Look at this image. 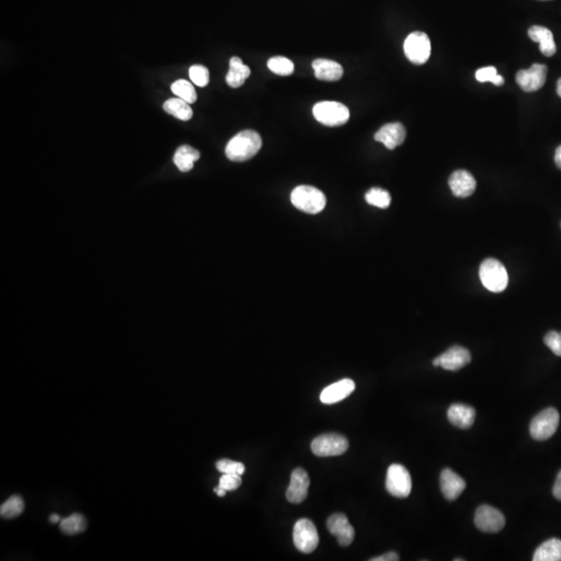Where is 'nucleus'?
<instances>
[{
  "label": "nucleus",
  "mask_w": 561,
  "mask_h": 561,
  "mask_svg": "<svg viewBox=\"0 0 561 561\" xmlns=\"http://www.w3.org/2000/svg\"><path fill=\"white\" fill-rule=\"evenodd\" d=\"M262 147L259 133L243 130L235 135L226 147V155L230 161L243 163L253 159Z\"/></svg>",
  "instance_id": "obj_1"
},
{
  "label": "nucleus",
  "mask_w": 561,
  "mask_h": 561,
  "mask_svg": "<svg viewBox=\"0 0 561 561\" xmlns=\"http://www.w3.org/2000/svg\"><path fill=\"white\" fill-rule=\"evenodd\" d=\"M479 278L482 285L494 294L504 292L509 285L507 268L500 261L493 258H489L480 264Z\"/></svg>",
  "instance_id": "obj_2"
},
{
  "label": "nucleus",
  "mask_w": 561,
  "mask_h": 561,
  "mask_svg": "<svg viewBox=\"0 0 561 561\" xmlns=\"http://www.w3.org/2000/svg\"><path fill=\"white\" fill-rule=\"evenodd\" d=\"M292 203L296 208L306 214H317L323 212L327 198L323 192L313 186L300 185L292 192Z\"/></svg>",
  "instance_id": "obj_3"
},
{
  "label": "nucleus",
  "mask_w": 561,
  "mask_h": 561,
  "mask_svg": "<svg viewBox=\"0 0 561 561\" xmlns=\"http://www.w3.org/2000/svg\"><path fill=\"white\" fill-rule=\"evenodd\" d=\"M313 114L321 124L337 127L347 123L349 119V110L340 102L323 101L315 104Z\"/></svg>",
  "instance_id": "obj_4"
},
{
  "label": "nucleus",
  "mask_w": 561,
  "mask_h": 561,
  "mask_svg": "<svg viewBox=\"0 0 561 561\" xmlns=\"http://www.w3.org/2000/svg\"><path fill=\"white\" fill-rule=\"evenodd\" d=\"M559 425V413L554 407H548L536 416L530 423V435L536 441L550 439Z\"/></svg>",
  "instance_id": "obj_5"
},
{
  "label": "nucleus",
  "mask_w": 561,
  "mask_h": 561,
  "mask_svg": "<svg viewBox=\"0 0 561 561\" xmlns=\"http://www.w3.org/2000/svg\"><path fill=\"white\" fill-rule=\"evenodd\" d=\"M403 49H405V57L411 63H416V65H423L429 61V57H431V41L425 32H411L405 39Z\"/></svg>",
  "instance_id": "obj_6"
},
{
  "label": "nucleus",
  "mask_w": 561,
  "mask_h": 561,
  "mask_svg": "<svg viewBox=\"0 0 561 561\" xmlns=\"http://www.w3.org/2000/svg\"><path fill=\"white\" fill-rule=\"evenodd\" d=\"M386 489L389 494L396 498H407L411 492V478L409 471L402 465L393 464L387 472Z\"/></svg>",
  "instance_id": "obj_7"
},
{
  "label": "nucleus",
  "mask_w": 561,
  "mask_h": 561,
  "mask_svg": "<svg viewBox=\"0 0 561 561\" xmlns=\"http://www.w3.org/2000/svg\"><path fill=\"white\" fill-rule=\"evenodd\" d=\"M348 449V441L338 434H325L313 440L311 450L319 458L342 456Z\"/></svg>",
  "instance_id": "obj_8"
},
{
  "label": "nucleus",
  "mask_w": 561,
  "mask_h": 561,
  "mask_svg": "<svg viewBox=\"0 0 561 561\" xmlns=\"http://www.w3.org/2000/svg\"><path fill=\"white\" fill-rule=\"evenodd\" d=\"M294 542L300 552L312 553L319 544L318 532L314 523L309 519H300L294 528Z\"/></svg>",
  "instance_id": "obj_9"
},
{
  "label": "nucleus",
  "mask_w": 561,
  "mask_h": 561,
  "mask_svg": "<svg viewBox=\"0 0 561 561\" xmlns=\"http://www.w3.org/2000/svg\"><path fill=\"white\" fill-rule=\"evenodd\" d=\"M475 525L485 533H497L505 526L503 513L489 505H481L475 513Z\"/></svg>",
  "instance_id": "obj_10"
},
{
  "label": "nucleus",
  "mask_w": 561,
  "mask_h": 561,
  "mask_svg": "<svg viewBox=\"0 0 561 561\" xmlns=\"http://www.w3.org/2000/svg\"><path fill=\"white\" fill-rule=\"evenodd\" d=\"M548 68L542 63H534L529 69L521 70L517 73L516 81L519 87L527 93L538 91L546 83Z\"/></svg>",
  "instance_id": "obj_11"
},
{
  "label": "nucleus",
  "mask_w": 561,
  "mask_h": 561,
  "mask_svg": "<svg viewBox=\"0 0 561 561\" xmlns=\"http://www.w3.org/2000/svg\"><path fill=\"white\" fill-rule=\"evenodd\" d=\"M471 362V354L462 346H452L445 353L436 358L433 361L435 367H442L449 371H458Z\"/></svg>",
  "instance_id": "obj_12"
},
{
  "label": "nucleus",
  "mask_w": 561,
  "mask_h": 561,
  "mask_svg": "<svg viewBox=\"0 0 561 561\" xmlns=\"http://www.w3.org/2000/svg\"><path fill=\"white\" fill-rule=\"evenodd\" d=\"M327 529L337 538L340 546L347 547L355 538V529L343 513H334L327 519Z\"/></svg>",
  "instance_id": "obj_13"
},
{
  "label": "nucleus",
  "mask_w": 561,
  "mask_h": 561,
  "mask_svg": "<svg viewBox=\"0 0 561 561\" xmlns=\"http://www.w3.org/2000/svg\"><path fill=\"white\" fill-rule=\"evenodd\" d=\"M310 478L304 469L298 468L292 472L290 484L286 492V498L289 502L298 504L308 496Z\"/></svg>",
  "instance_id": "obj_14"
},
{
  "label": "nucleus",
  "mask_w": 561,
  "mask_h": 561,
  "mask_svg": "<svg viewBox=\"0 0 561 561\" xmlns=\"http://www.w3.org/2000/svg\"><path fill=\"white\" fill-rule=\"evenodd\" d=\"M407 136L405 126L400 123H389L384 125L374 135L376 142L382 143L389 150H394L403 144Z\"/></svg>",
  "instance_id": "obj_15"
},
{
  "label": "nucleus",
  "mask_w": 561,
  "mask_h": 561,
  "mask_svg": "<svg viewBox=\"0 0 561 561\" xmlns=\"http://www.w3.org/2000/svg\"><path fill=\"white\" fill-rule=\"evenodd\" d=\"M356 384L353 380L344 378L334 382L325 389L320 394V401L325 405H334L343 400L355 391Z\"/></svg>",
  "instance_id": "obj_16"
},
{
  "label": "nucleus",
  "mask_w": 561,
  "mask_h": 561,
  "mask_svg": "<svg viewBox=\"0 0 561 561\" xmlns=\"http://www.w3.org/2000/svg\"><path fill=\"white\" fill-rule=\"evenodd\" d=\"M476 185V180L472 174L465 170L454 172L449 178L450 190L458 198H468L475 192Z\"/></svg>",
  "instance_id": "obj_17"
},
{
  "label": "nucleus",
  "mask_w": 561,
  "mask_h": 561,
  "mask_svg": "<svg viewBox=\"0 0 561 561\" xmlns=\"http://www.w3.org/2000/svg\"><path fill=\"white\" fill-rule=\"evenodd\" d=\"M440 482L444 497L449 501L458 499L466 489V481L451 469L442 471Z\"/></svg>",
  "instance_id": "obj_18"
},
{
  "label": "nucleus",
  "mask_w": 561,
  "mask_h": 561,
  "mask_svg": "<svg viewBox=\"0 0 561 561\" xmlns=\"http://www.w3.org/2000/svg\"><path fill=\"white\" fill-rule=\"evenodd\" d=\"M475 415H476V411L472 407L462 405V403L452 405L447 411V417L450 423L462 429H468L472 427L475 421Z\"/></svg>",
  "instance_id": "obj_19"
},
{
  "label": "nucleus",
  "mask_w": 561,
  "mask_h": 561,
  "mask_svg": "<svg viewBox=\"0 0 561 561\" xmlns=\"http://www.w3.org/2000/svg\"><path fill=\"white\" fill-rule=\"evenodd\" d=\"M315 76L319 81H338L343 76V68L340 63L329 59H315L312 63Z\"/></svg>",
  "instance_id": "obj_20"
},
{
  "label": "nucleus",
  "mask_w": 561,
  "mask_h": 561,
  "mask_svg": "<svg viewBox=\"0 0 561 561\" xmlns=\"http://www.w3.org/2000/svg\"><path fill=\"white\" fill-rule=\"evenodd\" d=\"M528 36L533 42L540 44V50L546 57H552L556 52V44L552 32L542 26H532L528 30Z\"/></svg>",
  "instance_id": "obj_21"
},
{
  "label": "nucleus",
  "mask_w": 561,
  "mask_h": 561,
  "mask_svg": "<svg viewBox=\"0 0 561 561\" xmlns=\"http://www.w3.org/2000/svg\"><path fill=\"white\" fill-rule=\"evenodd\" d=\"M251 75V69L243 63L241 59L234 57L230 59V69L226 76L229 87L236 89L241 87Z\"/></svg>",
  "instance_id": "obj_22"
},
{
  "label": "nucleus",
  "mask_w": 561,
  "mask_h": 561,
  "mask_svg": "<svg viewBox=\"0 0 561 561\" xmlns=\"http://www.w3.org/2000/svg\"><path fill=\"white\" fill-rule=\"evenodd\" d=\"M533 561H560L561 540L551 538L542 542L533 555Z\"/></svg>",
  "instance_id": "obj_23"
},
{
  "label": "nucleus",
  "mask_w": 561,
  "mask_h": 561,
  "mask_svg": "<svg viewBox=\"0 0 561 561\" xmlns=\"http://www.w3.org/2000/svg\"><path fill=\"white\" fill-rule=\"evenodd\" d=\"M200 159V152L192 147L184 145L176 151L174 155V163L180 171L186 173L194 167V163Z\"/></svg>",
  "instance_id": "obj_24"
},
{
  "label": "nucleus",
  "mask_w": 561,
  "mask_h": 561,
  "mask_svg": "<svg viewBox=\"0 0 561 561\" xmlns=\"http://www.w3.org/2000/svg\"><path fill=\"white\" fill-rule=\"evenodd\" d=\"M163 110L169 114L181 121H190L192 118V108L187 102L180 98H172L163 104Z\"/></svg>",
  "instance_id": "obj_25"
},
{
  "label": "nucleus",
  "mask_w": 561,
  "mask_h": 561,
  "mask_svg": "<svg viewBox=\"0 0 561 561\" xmlns=\"http://www.w3.org/2000/svg\"><path fill=\"white\" fill-rule=\"evenodd\" d=\"M85 529H87V520L79 513H73L61 521V530L67 536H75V534L81 533Z\"/></svg>",
  "instance_id": "obj_26"
},
{
  "label": "nucleus",
  "mask_w": 561,
  "mask_h": 561,
  "mask_svg": "<svg viewBox=\"0 0 561 561\" xmlns=\"http://www.w3.org/2000/svg\"><path fill=\"white\" fill-rule=\"evenodd\" d=\"M24 507H26V504H24L23 499L22 497L15 496L10 497L1 507H0V516L3 519H15V518L19 517L22 513H23Z\"/></svg>",
  "instance_id": "obj_27"
},
{
  "label": "nucleus",
  "mask_w": 561,
  "mask_h": 561,
  "mask_svg": "<svg viewBox=\"0 0 561 561\" xmlns=\"http://www.w3.org/2000/svg\"><path fill=\"white\" fill-rule=\"evenodd\" d=\"M171 89L173 93L178 96V98L184 100L188 104L194 103L198 99L196 90L192 87V83H188L187 81H184V79L175 81L172 85Z\"/></svg>",
  "instance_id": "obj_28"
},
{
  "label": "nucleus",
  "mask_w": 561,
  "mask_h": 561,
  "mask_svg": "<svg viewBox=\"0 0 561 561\" xmlns=\"http://www.w3.org/2000/svg\"><path fill=\"white\" fill-rule=\"evenodd\" d=\"M268 69L274 74L288 76L294 72V65L290 59L284 57H274L268 61Z\"/></svg>",
  "instance_id": "obj_29"
},
{
  "label": "nucleus",
  "mask_w": 561,
  "mask_h": 561,
  "mask_svg": "<svg viewBox=\"0 0 561 561\" xmlns=\"http://www.w3.org/2000/svg\"><path fill=\"white\" fill-rule=\"evenodd\" d=\"M365 200L368 204L382 209L388 208L391 204L390 194L380 187H374L368 190L365 194Z\"/></svg>",
  "instance_id": "obj_30"
},
{
  "label": "nucleus",
  "mask_w": 561,
  "mask_h": 561,
  "mask_svg": "<svg viewBox=\"0 0 561 561\" xmlns=\"http://www.w3.org/2000/svg\"><path fill=\"white\" fill-rule=\"evenodd\" d=\"M475 77L479 83H492L497 87H500L504 83V79L498 74L495 67H485L477 70Z\"/></svg>",
  "instance_id": "obj_31"
},
{
  "label": "nucleus",
  "mask_w": 561,
  "mask_h": 561,
  "mask_svg": "<svg viewBox=\"0 0 561 561\" xmlns=\"http://www.w3.org/2000/svg\"><path fill=\"white\" fill-rule=\"evenodd\" d=\"M190 77L192 83L198 87H206L209 83V71L206 67L194 65L190 67Z\"/></svg>",
  "instance_id": "obj_32"
},
{
  "label": "nucleus",
  "mask_w": 561,
  "mask_h": 561,
  "mask_svg": "<svg viewBox=\"0 0 561 561\" xmlns=\"http://www.w3.org/2000/svg\"><path fill=\"white\" fill-rule=\"evenodd\" d=\"M216 469L223 474H237L241 476L245 471V467L243 462H233V460H226V458L216 462Z\"/></svg>",
  "instance_id": "obj_33"
},
{
  "label": "nucleus",
  "mask_w": 561,
  "mask_h": 561,
  "mask_svg": "<svg viewBox=\"0 0 561 561\" xmlns=\"http://www.w3.org/2000/svg\"><path fill=\"white\" fill-rule=\"evenodd\" d=\"M544 344L552 350L554 355L561 357V332L551 331L544 336Z\"/></svg>",
  "instance_id": "obj_34"
},
{
  "label": "nucleus",
  "mask_w": 561,
  "mask_h": 561,
  "mask_svg": "<svg viewBox=\"0 0 561 561\" xmlns=\"http://www.w3.org/2000/svg\"><path fill=\"white\" fill-rule=\"evenodd\" d=\"M241 484V475L237 474H223L220 478V487L228 491H235Z\"/></svg>",
  "instance_id": "obj_35"
},
{
  "label": "nucleus",
  "mask_w": 561,
  "mask_h": 561,
  "mask_svg": "<svg viewBox=\"0 0 561 561\" xmlns=\"http://www.w3.org/2000/svg\"><path fill=\"white\" fill-rule=\"evenodd\" d=\"M399 560L398 554L396 552H389L380 556L374 557L370 561H397Z\"/></svg>",
  "instance_id": "obj_36"
},
{
  "label": "nucleus",
  "mask_w": 561,
  "mask_h": 561,
  "mask_svg": "<svg viewBox=\"0 0 561 561\" xmlns=\"http://www.w3.org/2000/svg\"><path fill=\"white\" fill-rule=\"evenodd\" d=\"M553 496L557 500L561 501V470L557 475L556 480H555L554 487H553Z\"/></svg>",
  "instance_id": "obj_37"
},
{
  "label": "nucleus",
  "mask_w": 561,
  "mask_h": 561,
  "mask_svg": "<svg viewBox=\"0 0 561 561\" xmlns=\"http://www.w3.org/2000/svg\"><path fill=\"white\" fill-rule=\"evenodd\" d=\"M554 159L557 167L561 170V146H559L558 148L556 149V151H555Z\"/></svg>",
  "instance_id": "obj_38"
},
{
  "label": "nucleus",
  "mask_w": 561,
  "mask_h": 561,
  "mask_svg": "<svg viewBox=\"0 0 561 561\" xmlns=\"http://www.w3.org/2000/svg\"><path fill=\"white\" fill-rule=\"evenodd\" d=\"M214 492H216V494H218V496L224 497L225 495H226L227 491L226 489H223V487H221L220 485H218V487H216V489H214Z\"/></svg>",
  "instance_id": "obj_39"
},
{
  "label": "nucleus",
  "mask_w": 561,
  "mask_h": 561,
  "mask_svg": "<svg viewBox=\"0 0 561 561\" xmlns=\"http://www.w3.org/2000/svg\"><path fill=\"white\" fill-rule=\"evenodd\" d=\"M59 521H61V519L59 515H51L50 517H49V522H50V523L55 524Z\"/></svg>",
  "instance_id": "obj_40"
},
{
  "label": "nucleus",
  "mask_w": 561,
  "mask_h": 561,
  "mask_svg": "<svg viewBox=\"0 0 561 561\" xmlns=\"http://www.w3.org/2000/svg\"><path fill=\"white\" fill-rule=\"evenodd\" d=\"M557 94L561 97V79L557 83Z\"/></svg>",
  "instance_id": "obj_41"
}]
</instances>
